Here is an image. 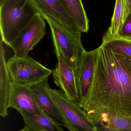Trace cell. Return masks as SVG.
Returning a JSON list of instances; mask_svg holds the SVG:
<instances>
[{
    "label": "cell",
    "mask_w": 131,
    "mask_h": 131,
    "mask_svg": "<svg viewBox=\"0 0 131 131\" xmlns=\"http://www.w3.org/2000/svg\"><path fill=\"white\" fill-rule=\"evenodd\" d=\"M6 66L12 82L31 86L48 80L52 72L28 56H14L8 59Z\"/></svg>",
    "instance_id": "obj_5"
},
{
    "label": "cell",
    "mask_w": 131,
    "mask_h": 131,
    "mask_svg": "<svg viewBox=\"0 0 131 131\" xmlns=\"http://www.w3.org/2000/svg\"><path fill=\"white\" fill-rule=\"evenodd\" d=\"M40 13L51 28L56 57L62 56L75 72L84 50L82 42L81 31L71 30L48 15Z\"/></svg>",
    "instance_id": "obj_3"
},
{
    "label": "cell",
    "mask_w": 131,
    "mask_h": 131,
    "mask_svg": "<svg viewBox=\"0 0 131 131\" xmlns=\"http://www.w3.org/2000/svg\"><path fill=\"white\" fill-rule=\"evenodd\" d=\"M39 12L45 14L75 32L80 31L58 0H31Z\"/></svg>",
    "instance_id": "obj_11"
},
{
    "label": "cell",
    "mask_w": 131,
    "mask_h": 131,
    "mask_svg": "<svg viewBox=\"0 0 131 131\" xmlns=\"http://www.w3.org/2000/svg\"><path fill=\"white\" fill-rule=\"evenodd\" d=\"M57 58V63L52 73L54 82L68 99L77 103L79 97L75 72L62 56Z\"/></svg>",
    "instance_id": "obj_7"
},
{
    "label": "cell",
    "mask_w": 131,
    "mask_h": 131,
    "mask_svg": "<svg viewBox=\"0 0 131 131\" xmlns=\"http://www.w3.org/2000/svg\"><path fill=\"white\" fill-rule=\"evenodd\" d=\"M46 31L44 18L39 12L8 46L12 49L14 56L27 57L30 51L43 38Z\"/></svg>",
    "instance_id": "obj_6"
},
{
    "label": "cell",
    "mask_w": 131,
    "mask_h": 131,
    "mask_svg": "<svg viewBox=\"0 0 131 131\" xmlns=\"http://www.w3.org/2000/svg\"><path fill=\"white\" fill-rule=\"evenodd\" d=\"M115 38L131 41V12L127 17L123 26L119 30L117 37Z\"/></svg>",
    "instance_id": "obj_18"
},
{
    "label": "cell",
    "mask_w": 131,
    "mask_h": 131,
    "mask_svg": "<svg viewBox=\"0 0 131 131\" xmlns=\"http://www.w3.org/2000/svg\"><path fill=\"white\" fill-rule=\"evenodd\" d=\"M131 12V0H116L110 24L103 37L102 42L117 37L119 30Z\"/></svg>",
    "instance_id": "obj_14"
},
{
    "label": "cell",
    "mask_w": 131,
    "mask_h": 131,
    "mask_svg": "<svg viewBox=\"0 0 131 131\" xmlns=\"http://www.w3.org/2000/svg\"><path fill=\"white\" fill-rule=\"evenodd\" d=\"M25 127L37 131H65V125L52 117L44 111L32 112H19Z\"/></svg>",
    "instance_id": "obj_12"
},
{
    "label": "cell",
    "mask_w": 131,
    "mask_h": 131,
    "mask_svg": "<svg viewBox=\"0 0 131 131\" xmlns=\"http://www.w3.org/2000/svg\"><path fill=\"white\" fill-rule=\"evenodd\" d=\"M4 43L0 44V115L3 117L8 115V104L11 81L7 69Z\"/></svg>",
    "instance_id": "obj_13"
},
{
    "label": "cell",
    "mask_w": 131,
    "mask_h": 131,
    "mask_svg": "<svg viewBox=\"0 0 131 131\" xmlns=\"http://www.w3.org/2000/svg\"><path fill=\"white\" fill-rule=\"evenodd\" d=\"M81 32L87 33L89 20L82 0H58Z\"/></svg>",
    "instance_id": "obj_16"
},
{
    "label": "cell",
    "mask_w": 131,
    "mask_h": 131,
    "mask_svg": "<svg viewBox=\"0 0 131 131\" xmlns=\"http://www.w3.org/2000/svg\"><path fill=\"white\" fill-rule=\"evenodd\" d=\"M102 43L106 45L114 53L131 58V41L114 38Z\"/></svg>",
    "instance_id": "obj_17"
},
{
    "label": "cell",
    "mask_w": 131,
    "mask_h": 131,
    "mask_svg": "<svg viewBox=\"0 0 131 131\" xmlns=\"http://www.w3.org/2000/svg\"><path fill=\"white\" fill-rule=\"evenodd\" d=\"M39 12L31 0H5L0 4L1 40L8 46Z\"/></svg>",
    "instance_id": "obj_2"
},
{
    "label": "cell",
    "mask_w": 131,
    "mask_h": 131,
    "mask_svg": "<svg viewBox=\"0 0 131 131\" xmlns=\"http://www.w3.org/2000/svg\"><path fill=\"white\" fill-rule=\"evenodd\" d=\"M87 115L89 119L103 131H131V117L109 111Z\"/></svg>",
    "instance_id": "obj_10"
},
{
    "label": "cell",
    "mask_w": 131,
    "mask_h": 131,
    "mask_svg": "<svg viewBox=\"0 0 131 131\" xmlns=\"http://www.w3.org/2000/svg\"><path fill=\"white\" fill-rule=\"evenodd\" d=\"M17 131H37L35 130H32V129H30V128H28L27 127L25 126L24 127V128H22L21 130H19Z\"/></svg>",
    "instance_id": "obj_20"
},
{
    "label": "cell",
    "mask_w": 131,
    "mask_h": 131,
    "mask_svg": "<svg viewBox=\"0 0 131 131\" xmlns=\"http://www.w3.org/2000/svg\"><path fill=\"white\" fill-rule=\"evenodd\" d=\"M5 0H0V4L3 3Z\"/></svg>",
    "instance_id": "obj_21"
},
{
    "label": "cell",
    "mask_w": 131,
    "mask_h": 131,
    "mask_svg": "<svg viewBox=\"0 0 131 131\" xmlns=\"http://www.w3.org/2000/svg\"><path fill=\"white\" fill-rule=\"evenodd\" d=\"M49 85L48 80H46L32 86L31 88L34 97L38 106L43 111L64 124L58 110L47 93V89Z\"/></svg>",
    "instance_id": "obj_15"
},
{
    "label": "cell",
    "mask_w": 131,
    "mask_h": 131,
    "mask_svg": "<svg viewBox=\"0 0 131 131\" xmlns=\"http://www.w3.org/2000/svg\"><path fill=\"white\" fill-rule=\"evenodd\" d=\"M98 50V47L91 51L84 49L82 51L75 72L79 97L78 102L85 98L89 91L93 80Z\"/></svg>",
    "instance_id": "obj_8"
},
{
    "label": "cell",
    "mask_w": 131,
    "mask_h": 131,
    "mask_svg": "<svg viewBox=\"0 0 131 131\" xmlns=\"http://www.w3.org/2000/svg\"><path fill=\"white\" fill-rule=\"evenodd\" d=\"M98 48L89 91L77 104L86 114L109 111L131 117V73L106 45Z\"/></svg>",
    "instance_id": "obj_1"
},
{
    "label": "cell",
    "mask_w": 131,
    "mask_h": 131,
    "mask_svg": "<svg viewBox=\"0 0 131 131\" xmlns=\"http://www.w3.org/2000/svg\"><path fill=\"white\" fill-rule=\"evenodd\" d=\"M47 93L58 110L64 124L70 131H103L89 119L77 103L68 99L63 92L51 88Z\"/></svg>",
    "instance_id": "obj_4"
},
{
    "label": "cell",
    "mask_w": 131,
    "mask_h": 131,
    "mask_svg": "<svg viewBox=\"0 0 131 131\" xmlns=\"http://www.w3.org/2000/svg\"><path fill=\"white\" fill-rule=\"evenodd\" d=\"M131 73V58L115 54Z\"/></svg>",
    "instance_id": "obj_19"
},
{
    "label": "cell",
    "mask_w": 131,
    "mask_h": 131,
    "mask_svg": "<svg viewBox=\"0 0 131 131\" xmlns=\"http://www.w3.org/2000/svg\"><path fill=\"white\" fill-rule=\"evenodd\" d=\"M28 85L12 82L8 108L18 112L22 111L32 112L43 111L34 97L31 87Z\"/></svg>",
    "instance_id": "obj_9"
}]
</instances>
